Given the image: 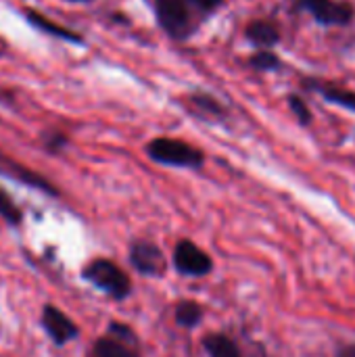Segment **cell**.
Wrapping results in <instances>:
<instances>
[{
    "label": "cell",
    "mask_w": 355,
    "mask_h": 357,
    "mask_svg": "<svg viewBox=\"0 0 355 357\" xmlns=\"http://www.w3.org/2000/svg\"><path fill=\"white\" fill-rule=\"evenodd\" d=\"M289 107H291V111L297 115V119H299L301 126H310V123H312V111H310L308 102H305L301 96L291 94V96H289Z\"/></svg>",
    "instance_id": "18"
},
{
    "label": "cell",
    "mask_w": 355,
    "mask_h": 357,
    "mask_svg": "<svg viewBox=\"0 0 355 357\" xmlns=\"http://www.w3.org/2000/svg\"><path fill=\"white\" fill-rule=\"evenodd\" d=\"M130 264L142 276L159 278L167 270L165 255L155 243H149V241H134L130 245Z\"/></svg>",
    "instance_id": "5"
},
{
    "label": "cell",
    "mask_w": 355,
    "mask_h": 357,
    "mask_svg": "<svg viewBox=\"0 0 355 357\" xmlns=\"http://www.w3.org/2000/svg\"><path fill=\"white\" fill-rule=\"evenodd\" d=\"M174 266L184 276H207L213 270L211 257L197 247L192 241L184 238L174 249Z\"/></svg>",
    "instance_id": "4"
},
{
    "label": "cell",
    "mask_w": 355,
    "mask_h": 357,
    "mask_svg": "<svg viewBox=\"0 0 355 357\" xmlns=\"http://www.w3.org/2000/svg\"><path fill=\"white\" fill-rule=\"evenodd\" d=\"M195 6H199L201 10H205V13H211V10H216L218 6H222V2L224 0H190Z\"/></svg>",
    "instance_id": "20"
},
{
    "label": "cell",
    "mask_w": 355,
    "mask_h": 357,
    "mask_svg": "<svg viewBox=\"0 0 355 357\" xmlns=\"http://www.w3.org/2000/svg\"><path fill=\"white\" fill-rule=\"evenodd\" d=\"M44 149L48 151V153H52V155H56V153H61L65 146H67V136L63 134V132H46L44 134Z\"/></svg>",
    "instance_id": "19"
},
{
    "label": "cell",
    "mask_w": 355,
    "mask_h": 357,
    "mask_svg": "<svg viewBox=\"0 0 355 357\" xmlns=\"http://www.w3.org/2000/svg\"><path fill=\"white\" fill-rule=\"evenodd\" d=\"M247 38L262 50H270L280 42L278 27L270 21H253L247 25Z\"/></svg>",
    "instance_id": "11"
},
{
    "label": "cell",
    "mask_w": 355,
    "mask_h": 357,
    "mask_svg": "<svg viewBox=\"0 0 355 357\" xmlns=\"http://www.w3.org/2000/svg\"><path fill=\"white\" fill-rule=\"evenodd\" d=\"M174 316H176L178 326H182V328H195L203 320L205 312H203V305L197 303V301H180L176 305V314Z\"/></svg>",
    "instance_id": "14"
},
{
    "label": "cell",
    "mask_w": 355,
    "mask_h": 357,
    "mask_svg": "<svg viewBox=\"0 0 355 357\" xmlns=\"http://www.w3.org/2000/svg\"><path fill=\"white\" fill-rule=\"evenodd\" d=\"M297 4L322 25H349L355 17L354 6L341 0H297Z\"/></svg>",
    "instance_id": "6"
},
{
    "label": "cell",
    "mask_w": 355,
    "mask_h": 357,
    "mask_svg": "<svg viewBox=\"0 0 355 357\" xmlns=\"http://www.w3.org/2000/svg\"><path fill=\"white\" fill-rule=\"evenodd\" d=\"M69 2H86V0H69Z\"/></svg>",
    "instance_id": "22"
},
{
    "label": "cell",
    "mask_w": 355,
    "mask_h": 357,
    "mask_svg": "<svg viewBox=\"0 0 355 357\" xmlns=\"http://www.w3.org/2000/svg\"><path fill=\"white\" fill-rule=\"evenodd\" d=\"M138 343H130V341H121L113 335L100 337L94 347H92V357H140Z\"/></svg>",
    "instance_id": "10"
},
{
    "label": "cell",
    "mask_w": 355,
    "mask_h": 357,
    "mask_svg": "<svg viewBox=\"0 0 355 357\" xmlns=\"http://www.w3.org/2000/svg\"><path fill=\"white\" fill-rule=\"evenodd\" d=\"M155 13L159 25L167 36L184 40L190 33L192 23L186 0H155Z\"/></svg>",
    "instance_id": "3"
},
{
    "label": "cell",
    "mask_w": 355,
    "mask_h": 357,
    "mask_svg": "<svg viewBox=\"0 0 355 357\" xmlns=\"http://www.w3.org/2000/svg\"><path fill=\"white\" fill-rule=\"evenodd\" d=\"M203 349L209 357H241L234 341L222 333H211L203 339Z\"/></svg>",
    "instance_id": "12"
},
{
    "label": "cell",
    "mask_w": 355,
    "mask_h": 357,
    "mask_svg": "<svg viewBox=\"0 0 355 357\" xmlns=\"http://www.w3.org/2000/svg\"><path fill=\"white\" fill-rule=\"evenodd\" d=\"M0 218L8 226H19L23 222V211L17 207V203L0 188Z\"/></svg>",
    "instance_id": "15"
},
{
    "label": "cell",
    "mask_w": 355,
    "mask_h": 357,
    "mask_svg": "<svg viewBox=\"0 0 355 357\" xmlns=\"http://www.w3.org/2000/svg\"><path fill=\"white\" fill-rule=\"evenodd\" d=\"M82 278L115 301H123L132 293L130 276L115 261L105 257H96L90 264H86V268L82 270Z\"/></svg>",
    "instance_id": "1"
},
{
    "label": "cell",
    "mask_w": 355,
    "mask_h": 357,
    "mask_svg": "<svg viewBox=\"0 0 355 357\" xmlns=\"http://www.w3.org/2000/svg\"><path fill=\"white\" fill-rule=\"evenodd\" d=\"M146 155L161 165L169 167H186V169H199L205 163V155L182 140L176 138H155L146 144Z\"/></svg>",
    "instance_id": "2"
},
{
    "label": "cell",
    "mask_w": 355,
    "mask_h": 357,
    "mask_svg": "<svg viewBox=\"0 0 355 357\" xmlns=\"http://www.w3.org/2000/svg\"><path fill=\"white\" fill-rule=\"evenodd\" d=\"M23 15H25V19H27L36 29H40L42 33H48V36L59 38V40H63V42L84 44V38H82L77 31H73V29H69V27H65V25H61V23L50 21L46 15H40V13H38V10H33V8H25V10H23Z\"/></svg>",
    "instance_id": "9"
},
{
    "label": "cell",
    "mask_w": 355,
    "mask_h": 357,
    "mask_svg": "<svg viewBox=\"0 0 355 357\" xmlns=\"http://www.w3.org/2000/svg\"><path fill=\"white\" fill-rule=\"evenodd\" d=\"M0 174H2V176H8V178L21 182V184H27V186H31V188H36V190L48 195V197H59L56 186H54L52 182H48L44 176H40V174L27 169L25 165L13 161V159H8V157H2V155H0Z\"/></svg>",
    "instance_id": "8"
},
{
    "label": "cell",
    "mask_w": 355,
    "mask_h": 357,
    "mask_svg": "<svg viewBox=\"0 0 355 357\" xmlns=\"http://www.w3.org/2000/svg\"><path fill=\"white\" fill-rule=\"evenodd\" d=\"M40 324H42L44 333L50 337V341L54 345H59V347H63L69 341H73V339L80 337V328L75 326V322L67 314H63L59 307H54L50 303L42 307Z\"/></svg>",
    "instance_id": "7"
},
{
    "label": "cell",
    "mask_w": 355,
    "mask_h": 357,
    "mask_svg": "<svg viewBox=\"0 0 355 357\" xmlns=\"http://www.w3.org/2000/svg\"><path fill=\"white\" fill-rule=\"evenodd\" d=\"M314 90H318L328 102H335L343 109L355 111V92L339 88V86H331V84H310Z\"/></svg>",
    "instance_id": "13"
},
{
    "label": "cell",
    "mask_w": 355,
    "mask_h": 357,
    "mask_svg": "<svg viewBox=\"0 0 355 357\" xmlns=\"http://www.w3.org/2000/svg\"><path fill=\"white\" fill-rule=\"evenodd\" d=\"M337 357H355V345H347V347H343Z\"/></svg>",
    "instance_id": "21"
},
{
    "label": "cell",
    "mask_w": 355,
    "mask_h": 357,
    "mask_svg": "<svg viewBox=\"0 0 355 357\" xmlns=\"http://www.w3.org/2000/svg\"><path fill=\"white\" fill-rule=\"evenodd\" d=\"M251 67L259 71H274L280 67V59L272 50H259L251 56Z\"/></svg>",
    "instance_id": "17"
},
{
    "label": "cell",
    "mask_w": 355,
    "mask_h": 357,
    "mask_svg": "<svg viewBox=\"0 0 355 357\" xmlns=\"http://www.w3.org/2000/svg\"><path fill=\"white\" fill-rule=\"evenodd\" d=\"M190 98V102L207 117V115H211V117H216V119H220V117H224L226 113H224V107L213 98V96H207V94H195V96H188Z\"/></svg>",
    "instance_id": "16"
}]
</instances>
